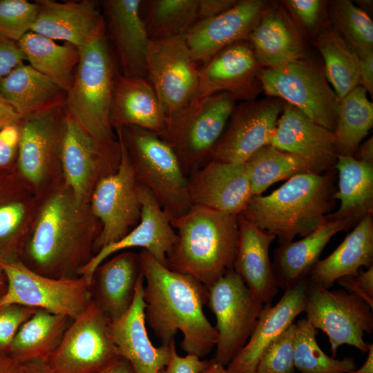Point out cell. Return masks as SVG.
Wrapping results in <instances>:
<instances>
[{"mask_svg": "<svg viewBox=\"0 0 373 373\" xmlns=\"http://www.w3.org/2000/svg\"><path fill=\"white\" fill-rule=\"evenodd\" d=\"M295 327L294 323L267 347L254 373H296L294 361Z\"/></svg>", "mask_w": 373, "mask_h": 373, "instance_id": "cell-45", "label": "cell"}, {"mask_svg": "<svg viewBox=\"0 0 373 373\" xmlns=\"http://www.w3.org/2000/svg\"><path fill=\"white\" fill-rule=\"evenodd\" d=\"M17 44L31 67L66 93L69 91L75 78V68L79 61L78 48L68 42L58 44L32 31L27 32Z\"/></svg>", "mask_w": 373, "mask_h": 373, "instance_id": "cell-36", "label": "cell"}, {"mask_svg": "<svg viewBox=\"0 0 373 373\" xmlns=\"http://www.w3.org/2000/svg\"><path fill=\"white\" fill-rule=\"evenodd\" d=\"M236 0H198V21L216 17L233 6Z\"/></svg>", "mask_w": 373, "mask_h": 373, "instance_id": "cell-52", "label": "cell"}, {"mask_svg": "<svg viewBox=\"0 0 373 373\" xmlns=\"http://www.w3.org/2000/svg\"><path fill=\"white\" fill-rule=\"evenodd\" d=\"M113 128L137 126L160 134L166 117L147 78L117 73L111 108Z\"/></svg>", "mask_w": 373, "mask_h": 373, "instance_id": "cell-29", "label": "cell"}, {"mask_svg": "<svg viewBox=\"0 0 373 373\" xmlns=\"http://www.w3.org/2000/svg\"><path fill=\"white\" fill-rule=\"evenodd\" d=\"M65 105L30 115L21 119L17 171L25 182L39 188L61 166L65 128Z\"/></svg>", "mask_w": 373, "mask_h": 373, "instance_id": "cell-16", "label": "cell"}, {"mask_svg": "<svg viewBox=\"0 0 373 373\" xmlns=\"http://www.w3.org/2000/svg\"><path fill=\"white\" fill-rule=\"evenodd\" d=\"M287 5L305 27H314L319 17L322 2L319 0H289Z\"/></svg>", "mask_w": 373, "mask_h": 373, "instance_id": "cell-51", "label": "cell"}, {"mask_svg": "<svg viewBox=\"0 0 373 373\" xmlns=\"http://www.w3.org/2000/svg\"><path fill=\"white\" fill-rule=\"evenodd\" d=\"M260 68L250 43L235 42L200 68L198 97L227 93L236 100H254L262 89Z\"/></svg>", "mask_w": 373, "mask_h": 373, "instance_id": "cell-19", "label": "cell"}, {"mask_svg": "<svg viewBox=\"0 0 373 373\" xmlns=\"http://www.w3.org/2000/svg\"><path fill=\"white\" fill-rule=\"evenodd\" d=\"M238 243L233 270L263 305H271L278 292L269 249L276 236L238 216Z\"/></svg>", "mask_w": 373, "mask_h": 373, "instance_id": "cell-27", "label": "cell"}, {"mask_svg": "<svg viewBox=\"0 0 373 373\" xmlns=\"http://www.w3.org/2000/svg\"><path fill=\"white\" fill-rule=\"evenodd\" d=\"M337 282L345 291L360 297L373 309V265L356 276L342 277Z\"/></svg>", "mask_w": 373, "mask_h": 373, "instance_id": "cell-48", "label": "cell"}, {"mask_svg": "<svg viewBox=\"0 0 373 373\" xmlns=\"http://www.w3.org/2000/svg\"><path fill=\"white\" fill-rule=\"evenodd\" d=\"M144 283L141 273L131 306L120 318L109 323L110 333L120 356L130 363L135 373H160L169 361L170 346H153L147 334Z\"/></svg>", "mask_w": 373, "mask_h": 373, "instance_id": "cell-25", "label": "cell"}, {"mask_svg": "<svg viewBox=\"0 0 373 373\" xmlns=\"http://www.w3.org/2000/svg\"><path fill=\"white\" fill-rule=\"evenodd\" d=\"M361 86L372 95L373 93V51L358 56Z\"/></svg>", "mask_w": 373, "mask_h": 373, "instance_id": "cell-53", "label": "cell"}, {"mask_svg": "<svg viewBox=\"0 0 373 373\" xmlns=\"http://www.w3.org/2000/svg\"><path fill=\"white\" fill-rule=\"evenodd\" d=\"M96 373H135L130 363L120 356Z\"/></svg>", "mask_w": 373, "mask_h": 373, "instance_id": "cell-57", "label": "cell"}, {"mask_svg": "<svg viewBox=\"0 0 373 373\" xmlns=\"http://www.w3.org/2000/svg\"><path fill=\"white\" fill-rule=\"evenodd\" d=\"M36 2L39 10L31 31L52 40L70 43L79 50L104 26L99 3L96 1Z\"/></svg>", "mask_w": 373, "mask_h": 373, "instance_id": "cell-26", "label": "cell"}, {"mask_svg": "<svg viewBox=\"0 0 373 373\" xmlns=\"http://www.w3.org/2000/svg\"><path fill=\"white\" fill-rule=\"evenodd\" d=\"M37 2L26 0H0V37L18 42L36 20Z\"/></svg>", "mask_w": 373, "mask_h": 373, "instance_id": "cell-44", "label": "cell"}, {"mask_svg": "<svg viewBox=\"0 0 373 373\" xmlns=\"http://www.w3.org/2000/svg\"><path fill=\"white\" fill-rule=\"evenodd\" d=\"M20 122L0 130V173L15 169L20 139Z\"/></svg>", "mask_w": 373, "mask_h": 373, "instance_id": "cell-47", "label": "cell"}, {"mask_svg": "<svg viewBox=\"0 0 373 373\" xmlns=\"http://www.w3.org/2000/svg\"><path fill=\"white\" fill-rule=\"evenodd\" d=\"M258 79L266 95L285 101L317 124L334 131L339 99L319 66L303 58L261 70Z\"/></svg>", "mask_w": 373, "mask_h": 373, "instance_id": "cell-8", "label": "cell"}, {"mask_svg": "<svg viewBox=\"0 0 373 373\" xmlns=\"http://www.w3.org/2000/svg\"><path fill=\"white\" fill-rule=\"evenodd\" d=\"M368 356L363 365L358 370L350 373H373V345L370 344L368 350Z\"/></svg>", "mask_w": 373, "mask_h": 373, "instance_id": "cell-59", "label": "cell"}, {"mask_svg": "<svg viewBox=\"0 0 373 373\" xmlns=\"http://www.w3.org/2000/svg\"><path fill=\"white\" fill-rule=\"evenodd\" d=\"M37 309L19 304L0 306V354H9L18 330Z\"/></svg>", "mask_w": 373, "mask_h": 373, "instance_id": "cell-46", "label": "cell"}, {"mask_svg": "<svg viewBox=\"0 0 373 373\" xmlns=\"http://www.w3.org/2000/svg\"><path fill=\"white\" fill-rule=\"evenodd\" d=\"M119 160L118 139L113 143L97 141L66 111L61 166L64 184L78 201L89 203L97 182L116 171Z\"/></svg>", "mask_w": 373, "mask_h": 373, "instance_id": "cell-15", "label": "cell"}, {"mask_svg": "<svg viewBox=\"0 0 373 373\" xmlns=\"http://www.w3.org/2000/svg\"><path fill=\"white\" fill-rule=\"evenodd\" d=\"M332 171L292 176L270 194L253 196L240 214L277 237L280 245L305 237L329 219Z\"/></svg>", "mask_w": 373, "mask_h": 373, "instance_id": "cell-4", "label": "cell"}, {"mask_svg": "<svg viewBox=\"0 0 373 373\" xmlns=\"http://www.w3.org/2000/svg\"><path fill=\"white\" fill-rule=\"evenodd\" d=\"M8 283L6 276L0 267V299L6 294L7 290Z\"/></svg>", "mask_w": 373, "mask_h": 373, "instance_id": "cell-61", "label": "cell"}, {"mask_svg": "<svg viewBox=\"0 0 373 373\" xmlns=\"http://www.w3.org/2000/svg\"><path fill=\"white\" fill-rule=\"evenodd\" d=\"M269 144L299 157L312 173L334 169L338 156L334 132L285 103Z\"/></svg>", "mask_w": 373, "mask_h": 373, "instance_id": "cell-18", "label": "cell"}, {"mask_svg": "<svg viewBox=\"0 0 373 373\" xmlns=\"http://www.w3.org/2000/svg\"><path fill=\"white\" fill-rule=\"evenodd\" d=\"M267 8L262 0H242L221 14L195 22L184 35L193 60L200 67L225 47L247 40Z\"/></svg>", "mask_w": 373, "mask_h": 373, "instance_id": "cell-20", "label": "cell"}, {"mask_svg": "<svg viewBox=\"0 0 373 373\" xmlns=\"http://www.w3.org/2000/svg\"><path fill=\"white\" fill-rule=\"evenodd\" d=\"M71 321L66 316L37 309L18 330L9 354L21 363L46 362Z\"/></svg>", "mask_w": 373, "mask_h": 373, "instance_id": "cell-37", "label": "cell"}, {"mask_svg": "<svg viewBox=\"0 0 373 373\" xmlns=\"http://www.w3.org/2000/svg\"><path fill=\"white\" fill-rule=\"evenodd\" d=\"M120 356L108 321L91 300L46 363L52 373H96Z\"/></svg>", "mask_w": 373, "mask_h": 373, "instance_id": "cell-13", "label": "cell"}, {"mask_svg": "<svg viewBox=\"0 0 373 373\" xmlns=\"http://www.w3.org/2000/svg\"><path fill=\"white\" fill-rule=\"evenodd\" d=\"M133 165L137 182L144 186L171 218L193 206L188 177L171 148L155 133L137 126L116 128Z\"/></svg>", "mask_w": 373, "mask_h": 373, "instance_id": "cell-6", "label": "cell"}, {"mask_svg": "<svg viewBox=\"0 0 373 373\" xmlns=\"http://www.w3.org/2000/svg\"><path fill=\"white\" fill-rule=\"evenodd\" d=\"M25 60L17 42L0 37V81Z\"/></svg>", "mask_w": 373, "mask_h": 373, "instance_id": "cell-50", "label": "cell"}, {"mask_svg": "<svg viewBox=\"0 0 373 373\" xmlns=\"http://www.w3.org/2000/svg\"><path fill=\"white\" fill-rule=\"evenodd\" d=\"M17 171L0 181V262L20 259L30 231L32 206Z\"/></svg>", "mask_w": 373, "mask_h": 373, "instance_id": "cell-33", "label": "cell"}, {"mask_svg": "<svg viewBox=\"0 0 373 373\" xmlns=\"http://www.w3.org/2000/svg\"><path fill=\"white\" fill-rule=\"evenodd\" d=\"M142 213L139 223L117 242L97 252L82 269L79 275L90 285L97 267L118 251L140 247L161 264L166 266L167 258L177 242V234L171 218L163 211L147 189L139 184Z\"/></svg>", "mask_w": 373, "mask_h": 373, "instance_id": "cell-21", "label": "cell"}, {"mask_svg": "<svg viewBox=\"0 0 373 373\" xmlns=\"http://www.w3.org/2000/svg\"><path fill=\"white\" fill-rule=\"evenodd\" d=\"M7 279V290L0 306L19 304L68 316H79L92 300L90 284L82 276L54 278L39 274L20 259L0 262Z\"/></svg>", "mask_w": 373, "mask_h": 373, "instance_id": "cell-9", "label": "cell"}, {"mask_svg": "<svg viewBox=\"0 0 373 373\" xmlns=\"http://www.w3.org/2000/svg\"><path fill=\"white\" fill-rule=\"evenodd\" d=\"M146 68L147 79L166 118L198 97L200 67L193 60L184 36L150 39Z\"/></svg>", "mask_w": 373, "mask_h": 373, "instance_id": "cell-14", "label": "cell"}, {"mask_svg": "<svg viewBox=\"0 0 373 373\" xmlns=\"http://www.w3.org/2000/svg\"><path fill=\"white\" fill-rule=\"evenodd\" d=\"M207 304L216 318L213 359L227 366L247 343L264 305L233 269L208 288Z\"/></svg>", "mask_w": 373, "mask_h": 373, "instance_id": "cell-12", "label": "cell"}, {"mask_svg": "<svg viewBox=\"0 0 373 373\" xmlns=\"http://www.w3.org/2000/svg\"><path fill=\"white\" fill-rule=\"evenodd\" d=\"M354 159L373 164V137L361 144L352 156Z\"/></svg>", "mask_w": 373, "mask_h": 373, "instance_id": "cell-56", "label": "cell"}, {"mask_svg": "<svg viewBox=\"0 0 373 373\" xmlns=\"http://www.w3.org/2000/svg\"><path fill=\"white\" fill-rule=\"evenodd\" d=\"M169 346V361L160 373H200L206 367L208 361L201 360L193 354L178 355L174 339L170 342Z\"/></svg>", "mask_w": 373, "mask_h": 373, "instance_id": "cell-49", "label": "cell"}, {"mask_svg": "<svg viewBox=\"0 0 373 373\" xmlns=\"http://www.w3.org/2000/svg\"><path fill=\"white\" fill-rule=\"evenodd\" d=\"M139 257L144 280L146 323L162 345H168L180 331L182 350L205 357L218 341L217 331L203 310L208 288L195 278L161 264L144 249Z\"/></svg>", "mask_w": 373, "mask_h": 373, "instance_id": "cell-2", "label": "cell"}, {"mask_svg": "<svg viewBox=\"0 0 373 373\" xmlns=\"http://www.w3.org/2000/svg\"><path fill=\"white\" fill-rule=\"evenodd\" d=\"M198 0H141L140 14L151 40L184 36L198 21Z\"/></svg>", "mask_w": 373, "mask_h": 373, "instance_id": "cell-40", "label": "cell"}, {"mask_svg": "<svg viewBox=\"0 0 373 373\" xmlns=\"http://www.w3.org/2000/svg\"><path fill=\"white\" fill-rule=\"evenodd\" d=\"M200 373H229L225 366L216 361L213 358L208 361L206 367Z\"/></svg>", "mask_w": 373, "mask_h": 373, "instance_id": "cell-60", "label": "cell"}, {"mask_svg": "<svg viewBox=\"0 0 373 373\" xmlns=\"http://www.w3.org/2000/svg\"><path fill=\"white\" fill-rule=\"evenodd\" d=\"M23 364L25 373H52L44 361H32Z\"/></svg>", "mask_w": 373, "mask_h": 373, "instance_id": "cell-58", "label": "cell"}, {"mask_svg": "<svg viewBox=\"0 0 373 373\" xmlns=\"http://www.w3.org/2000/svg\"><path fill=\"white\" fill-rule=\"evenodd\" d=\"M294 366L300 373H350L356 370L351 357L336 359L327 356L318 346L316 331L305 318L295 323Z\"/></svg>", "mask_w": 373, "mask_h": 373, "instance_id": "cell-42", "label": "cell"}, {"mask_svg": "<svg viewBox=\"0 0 373 373\" xmlns=\"http://www.w3.org/2000/svg\"><path fill=\"white\" fill-rule=\"evenodd\" d=\"M353 224L343 219L330 218L315 231L296 242L276 249L271 263L278 288L287 289L308 279L309 275L329 240Z\"/></svg>", "mask_w": 373, "mask_h": 373, "instance_id": "cell-30", "label": "cell"}, {"mask_svg": "<svg viewBox=\"0 0 373 373\" xmlns=\"http://www.w3.org/2000/svg\"><path fill=\"white\" fill-rule=\"evenodd\" d=\"M20 120L19 114L0 93V130Z\"/></svg>", "mask_w": 373, "mask_h": 373, "instance_id": "cell-54", "label": "cell"}, {"mask_svg": "<svg viewBox=\"0 0 373 373\" xmlns=\"http://www.w3.org/2000/svg\"><path fill=\"white\" fill-rule=\"evenodd\" d=\"M245 164L254 196L261 195L271 185L280 180L300 173H312L299 157L270 144L256 151Z\"/></svg>", "mask_w": 373, "mask_h": 373, "instance_id": "cell-41", "label": "cell"}, {"mask_svg": "<svg viewBox=\"0 0 373 373\" xmlns=\"http://www.w3.org/2000/svg\"><path fill=\"white\" fill-rule=\"evenodd\" d=\"M334 168L338 173V189L333 198L340 200L341 204L329 218L357 224L373 211V164L352 156L338 155Z\"/></svg>", "mask_w": 373, "mask_h": 373, "instance_id": "cell-35", "label": "cell"}, {"mask_svg": "<svg viewBox=\"0 0 373 373\" xmlns=\"http://www.w3.org/2000/svg\"><path fill=\"white\" fill-rule=\"evenodd\" d=\"M236 102L227 93L198 97L166 118L158 135L173 151L187 177L210 160Z\"/></svg>", "mask_w": 373, "mask_h": 373, "instance_id": "cell-7", "label": "cell"}, {"mask_svg": "<svg viewBox=\"0 0 373 373\" xmlns=\"http://www.w3.org/2000/svg\"><path fill=\"white\" fill-rule=\"evenodd\" d=\"M373 124V104L358 86L339 99L334 131L338 155L353 156Z\"/></svg>", "mask_w": 373, "mask_h": 373, "instance_id": "cell-39", "label": "cell"}, {"mask_svg": "<svg viewBox=\"0 0 373 373\" xmlns=\"http://www.w3.org/2000/svg\"><path fill=\"white\" fill-rule=\"evenodd\" d=\"M373 262L372 213L365 216L341 244L326 258L318 260L311 271L310 283L329 289L339 278L356 276L362 267Z\"/></svg>", "mask_w": 373, "mask_h": 373, "instance_id": "cell-32", "label": "cell"}, {"mask_svg": "<svg viewBox=\"0 0 373 373\" xmlns=\"http://www.w3.org/2000/svg\"><path fill=\"white\" fill-rule=\"evenodd\" d=\"M261 67L277 68L303 59L304 41L288 16L280 9L267 8L249 35Z\"/></svg>", "mask_w": 373, "mask_h": 373, "instance_id": "cell-31", "label": "cell"}, {"mask_svg": "<svg viewBox=\"0 0 373 373\" xmlns=\"http://www.w3.org/2000/svg\"><path fill=\"white\" fill-rule=\"evenodd\" d=\"M308 279L285 290L274 306L264 305L245 345L227 365L229 373H254L267 347L305 312Z\"/></svg>", "mask_w": 373, "mask_h": 373, "instance_id": "cell-24", "label": "cell"}, {"mask_svg": "<svg viewBox=\"0 0 373 373\" xmlns=\"http://www.w3.org/2000/svg\"><path fill=\"white\" fill-rule=\"evenodd\" d=\"M0 373H25L24 364L10 354H0Z\"/></svg>", "mask_w": 373, "mask_h": 373, "instance_id": "cell-55", "label": "cell"}, {"mask_svg": "<svg viewBox=\"0 0 373 373\" xmlns=\"http://www.w3.org/2000/svg\"><path fill=\"white\" fill-rule=\"evenodd\" d=\"M79 52L74 81L66 94V110L97 141L115 142L117 140L110 115L118 71L104 26Z\"/></svg>", "mask_w": 373, "mask_h": 373, "instance_id": "cell-5", "label": "cell"}, {"mask_svg": "<svg viewBox=\"0 0 373 373\" xmlns=\"http://www.w3.org/2000/svg\"><path fill=\"white\" fill-rule=\"evenodd\" d=\"M306 319L327 334L332 358L338 347L350 345L367 352L365 332L373 330L372 309L360 297L347 291L329 290L309 282L306 293Z\"/></svg>", "mask_w": 373, "mask_h": 373, "instance_id": "cell-11", "label": "cell"}, {"mask_svg": "<svg viewBox=\"0 0 373 373\" xmlns=\"http://www.w3.org/2000/svg\"><path fill=\"white\" fill-rule=\"evenodd\" d=\"M332 25L358 56L373 51V22L349 0L331 3Z\"/></svg>", "mask_w": 373, "mask_h": 373, "instance_id": "cell-43", "label": "cell"}, {"mask_svg": "<svg viewBox=\"0 0 373 373\" xmlns=\"http://www.w3.org/2000/svg\"><path fill=\"white\" fill-rule=\"evenodd\" d=\"M314 45L324 61V74L339 99L361 85L359 58L331 23L318 32Z\"/></svg>", "mask_w": 373, "mask_h": 373, "instance_id": "cell-38", "label": "cell"}, {"mask_svg": "<svg viewBox=\"0 0 373 373\" xmlns=\"http://www.w3.org/2000/svg\"><path fill=\"white\" fill-rule=\"evenodd\" d=\"M188 187L193 205L236 216L254 196L245 162L209 160L188 177Z\"/></svg>", "mask_w": 373, "mask_h": 373, "instance_id": "cell-22", "label": "cell"}, {"mask_svg": "<svg viewBox=\"0 0 373 373\" xmlns=\"http://www.w3.org/2000/svg\"><path fill=\"white\" fill-rule=\"evenodd\" d=\"M0 93L21 119L41 111L65 105L67 94L48 77L24 63L0 81Z\"/></svg>", "mask_w": 373, "mask_h": 373, "instance_id": "cell-34", "label": "cell"}, {"mask_svg": "<svg viewBox=\"0 0 373 373\" xmlns=\"http://www.w3.org/2000/svg\"><path fill=\"white\" fill-rule=\"evenodd\" d=\"M141 0H104L105 30L122 69V75L147 78L146 55L150 39L140 14Z\"/></svg>", "mask_w": 373, "mask_h": 373, "instance_id": "cell-23", "label": "cell"}, {"mask_svg": "<svg viewBox=\"0 0 373 373\" xmlns=\"http://www.w3.org/2000/svg\"><path fill=\"white\" fill-rule=\"evenodd\" d=\"M284 104L272 98L236 106L210 160L245 162L259 149L269 144Z\"/></svg>", "mask_w": 373, "mask_h": 373, "instance_id": "cell-17", "label": "cell"}, {"mask_svg": "<svg viewBox=\"0 0 373 373\" xmlns=\"http://www.w3.org/2000/svg\"><path fill=\"white\" fill-rule=\"evenodd\" d=\"M177 234L166 267L189 275L207 288L233 269L238 243V216L193 205L171 219Z\"/></svg>", "mask_w": 373, "mask_h": 373, "instance_id": "cell-3", "label": "cell"}, {"mask_svg": "<svg viewBox=\"0 0 373 373\" xmlns=\"http://www.w3.org/2000/svg\"><path fill=\"white\" fill-rule=\"evenodd\" d=\"M20 260L32 271L50 278L79 276L94 256L101 224L89 203L78 201L64 184L37 213Z\"/></svg>", "mask_w": 373, "mask_h": 373, "instance_id": "cell-1", "label": "cell"}, {"mask_svg": "<svg viewBox=\"0 0 373 373\" xmlns=\"http://www.w3.org/2000/svg\"><path fill=\"white\" fill-rule=\"evenodd\" d=\"M141 273L139 254L131 251L115 255L95 269L90 285L92 300L109 323L129 309Z\"/></svg>", "mask_w": 373, "mask_h": 373, "instance_id": "cell-28", "label": "cell"}, {"mask_svg": "<svg viewBox=\"0 0 373 373\" xmlns=\"http://www.w3.org/2000/svg\"><path fill=\"white\" fill-rule=\"evenodd\" d=\"M120 160L114 172L101 178L90 196V207L102 229L94 255L125 236L140 222L142 202L139 183L120 133Z\"/></svg>", "mask_w": 373, "mask_h": 373, "instance_id": "cell-10", "label": "cell"}]
</instances>
